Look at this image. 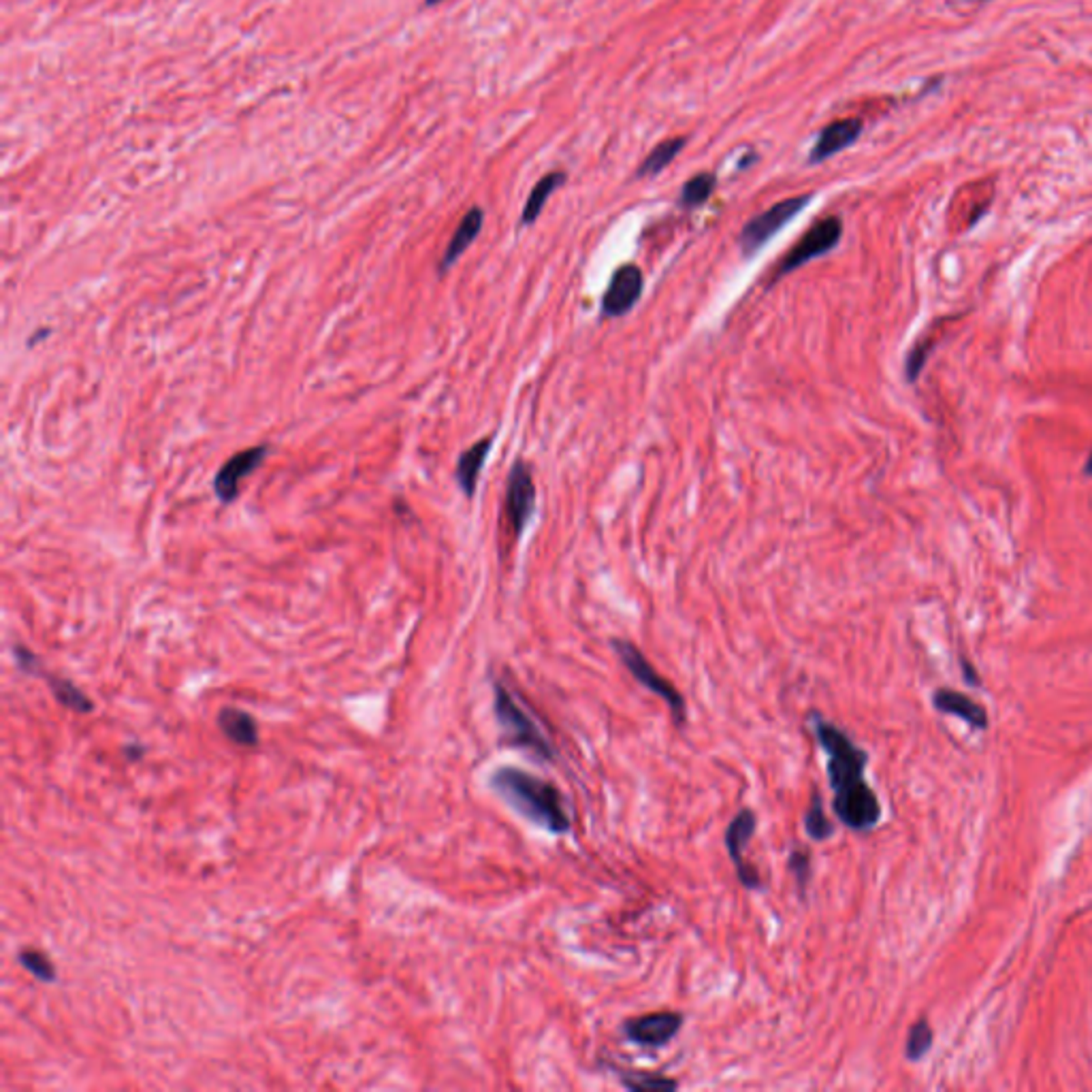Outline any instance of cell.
Instances as JSON below:
<instances>
[{"instance_id":"cell-5","label":"cell","mask_w":1092,"mask_h":1092,"mask_svg":"<svg viewBox=\"0 0 1092 1092\" xmlns=\"http://www.w3.org/2000/svg\"><path fill=\"white\" fill-rule=\"evenodd\" d=\"M533 512H536V484H533L530 465L523 459H517L506 478L504 514H501L508 538H521Z\"/></svg>"},{"instance_id":"cell-9","label":"cell","mask_w":1092,"mask_h":1092,"mask_svg":"<svg viewBox=\"0 0 1092 1092\" xmlns=\"http://www.w3.org/2000/svg\"><path fill=\"white\" fill-rule=\"evenodd\" d=\"M683 1027L679 1011H653L623 1022V1035L640 1047H666Z\"/></svg>"},{"instance_id":"cell-20","label":"cell","mask_w":1092,"mask_h":1092,"mask_svg":"<svg viewBox=\"0 0 1092 1092\" xmlns=\"http://www.w3.org/2000/svg\"><path fill=\"white\" fill-rule=\"evenodd\" d=\"M715 186H717V177L713 174H709V171L693 175L691 180L685 182L683 190H680L679 205L683 207V210H693V207L704 205L710 196H713Z\"/></svg>"},{"instance_id":"cell-24","label":"cell","mask_w":1092,"mask_h":1092,"mask_svg":"<svg viewBox=\"0 0 1092 1092\" xmlns=\"http://www.w3.org/2000/svg\"><path fill=\"white\" fill-rule=\"evenodd\" d=\"M20 962L22 967L26 968L28 973H33L36 979L41 981H52L56 978V968H54L52 962L45 958V954L35 952V949H24L20 954Z\"/></svg>"},{"instance_id":"cell-10","label":"cell","mask_w":1092,"mask_h":1092,"mask_svg":"<svg viewBox=\"0 0 1092 1092\" xmlns=\"http://www.w3.org/2000/svg\"><path fill=\"white\" fill-rule=\"evenodd\" d=\"M642 288H644V273L640 267L634 265V263H628V265L619 267L617 272L612 273L611 284H609V288H606V293L602 297V316L604 318H619V316L628 314V312L638 303V299H640Z\"/></svg>"},{"instance_id":"cell-14","label":"cell","mask_w":1092,"mask_h":1092,"mask_svg":"<svg viewBox=\"0 0 1092 1092\" xmlns=\"http://www.w3.org/2000/svg\"><path fill=\"white\" fill-rule=\"evenodd\" d=\"M932 704H935V709L941 710V713L958 717V720L968 723V726L975 730L988 728L986 709L975 700H971L968 696H965V693H960L956 690H948V687H941V690H937L935 696H932Z\"/></svg>"},{"instance_id":"cell-25","label":"cell","mask_w":1092,"mask_h":1092,"mask_svg":"<svg viewBox=\"0 0 1092 1092\" xmlns=\"http://www.w3.org/2000/svg\"><path fill=\"white\" fill-rule=\"evenodd\" d=\"M789 870L791 875H794L796 886H799L800 894H805V889L809 886V879H811V858L805 849H794L789 854Z\"/></svg>"},{"instance_id":"cell-29","label":"cell","mask_w":1092,"mask_h":1092,"mask_svg":"<svg viewBox=\"0 0 1092 1092\" xmlns=\"http://www.w3.org/2000/svg\"><path fill=\"white\" fill-rule=\"evenodd\" d=\"M425 3L427 5H435V3H440V0H425Z\"/></svg>"},{"instance_id":"cell-21","label":"cell","mask_w":1092,"mask_h":1092,"mask_svg":"<svg viewBox=\"0 0 1092 1092\" xmlns=\"http://www.w3.org/2000/svg\"><path fill=\"white\" fill-rule=\"evenodd\" d=\"M617 1073H619V1079H621L625 1088H630V1090H674V1088H679L677 1079L660 1076V1073L623 1071V1069H617Z\"/></svg>"},{"instance_id":"cell-18","label":"cell","mask_w":1092,"mask_h":1092,"mask_svg":"<svg viewBox=\"0 0 1092 1092\" xmlns=\"http://www.w3.org/2000/svg\"><path fill=\"white\" fill-rule=\"evenodd\" d=\"M563 182H566V174H563V171H551V174H546L542 180L531 188L530 196H527L523 213H521V224L530 226L536 223L538 216L544 210L546 201H549V196L553 194Z\"/></svg>"},{"instance_id":"cell-19","label":"cell","mask_w":1092,"mask_h":1092,"mask_svg":"<svg viewBox=\"0 0 1092 1092\" xmlns=\"http://www.w3.org/2000/svg\"><path fill=\"white\" fill-rule=\"evenodd\" d=\"M685 147L683 137H670L661 141L658 147H653L651 154L644 158V163L638 167V177H651L664 171L670 164L680 150Z\"/></svg>"},{"instance_id":"cell-8","label":"cell","mask_w":1092,"mask_h":1092,"mask_svg":"<svg viewBox=\"0 0 1092 1092\" xmlns=\"http://www.w3.org/2000/svg\"><path fill=\"white\" fill-rule=\"evenodd\" d=\"M756 828H758V818L751 809H740V811L734 815V819L730 821L726 828V848H728L730 860H732V864H734L736 875H739V881L747 889H758L759 883H762L758 869L745 860V849H747V845H750L753 834H756Z\"/></svg>"},{"instance_id":"cell-13","label":"cell","mask_w":1092,"mask_h":1092,"mask_svg":"<svg viewBox=\"0 0 1092 1092\" xmlns=\"http://www.w3.org/2000/svg\"><path fill=\"white\" fill-rule=\"evenodd\" d=\"M860 133H862V122L858 118L832 122V124H828L824 131L819 133L811 154H809V161L811 163L826 161V158L834 156L837 152L845 150V147H849L851 144H854V141L860 137Z\"/></svg>"},{"instance_id":"cell-6","label":"cell","mask_w":1092,"mask_h":1092,"mask_svg":"<svg viewBox=\"0 0 1092 1092\" xmlns=\"http://www.w3.org/2000/svg\"><path fill=\"white\" fill-rule=\"evenodd\" d=\"M809 201H811V194L789 196V199L779 201V204L769 207L766 212L753 216L750 223L742 226V231H740L739 243H740L742 254L753 256L758 250H762V245L769 243L770 239L789 223L791 218H796L802 210H805V207L809 205Z\"/></svg>"},{"instance_id":"cell-11","label":"cell","mask_w":1092,"mask_h":1092,"mask_svg":"<svg viewBox=\"0 0 1092 1092\" xmlns=\"http://www.w3.org/2000/svg\"><path fill=\"white\" fill-rule=\"evenodd\" d=\"M265 457L267 446H253V449H245L233 455L213 478V491H216L218 500L223 504H231L239 495L242 482L265 462Z\"/></svg>"},{"instance_id":"cell-1","label":"cell","mask_w":1092,"mask_h":1092,"mask_svg":"<svg viewBox=\"0 0 1092 1092\" xmlns=\"http://www.w3.org/2000/svg\"><path fill=\"white\" fill-rule=\"evenodd\" d=\"M811 723L815 739L828 758V781L834 791L832 811L849 830H873L881 819V805L864 777L869 753L858 747L845 730L821 715L813 713Z\"/></svg>"},{"instance_id":"cell-3","label":"cell","mask_w":1092,"mask_h":1092,"mask_svg":"<svg viewBox=\"0 0 1092 1092\" xmlns=\"http://www.w3.org/2000/svg\"><path fill=\"white\" fill-rule=\"evenodd\" d=\"M493 693L495 717H498L501 734H504V740L508 745L531 751L533 756L538 759H544V762H553V742L544 734V730L538 726L536 720L523 709V704H519L517 698L512 696L511 690H508L501 680L493 685Z\"/></svg>"},{"instance_id":"cell-17","label":"cell","mask_w":1092,"mask_h":1092,"mask_svg":"<svg viewBox=\"0 0 1092 1092\" xmlns=\"http://www.w3.org/2000/svg\"><path fill=\"white\" fill-rule=\"evenodd\" d=\"M218 726L226 739L235 742V745L254 747L259 742V728H256L254 720L245 710L233 707L223 709L218 715Z\"/></svg>"},{"instance_id":"cell-28","label":"cell","mask_w":1092,"mask_h":1092,"mask_svg":"<svg viewBox=\"0 0 1092 1092\" xmlns=\"http://www.w3.org/2000/svg\"><path fill=\"white\" fill-rule=\"evenodd\" d=\"M1084 474L1086 476H1092V452H1090L1088 462H1086V465H1084Z\"/></svg>"},{"instance_id":"cell-7","label":"cell","mask_w":1092,"mask_h":1092,"mask_svg":"<svg viewBox=\"0 0 1092 1092\" xmlns=\"http://www.w3.org/2000/svg\"><path fill=\"white\" fill-rule=\"evenodd\" d=\"M840 237H843V223H840V218L828 216L818 220L799 242L791 245L789 253L779 261L772 282L781 280L783 275L796 272V269H800L805 263L818 259L821 254H828L832 248H837Z\"/></svg>"},{"instance_id":"cell-4","label":"cell","mask_w":1092,"mask_h":1092,"mask_svg":"<svg viewBox=\"0 0 1092 1092\" xmlns=\"http://www.w3.org/2000/svg\"><path fill=\"white\" fill-rule=\"evenodd\" d=\"M612 647H615V653L619 655V660H621V664L628 668V672L631 674V677H634L638 683L644 687V690H649L651 693H655V696H660L661 700L670 707L674 721L683 723L687 720V704L677 687H674L670 680L664 679L658 670H655V668L651 666V661L644 658L642 651L636 647V644L617 638V640H612Z\"/></svg>"},{"instance_id":"cell-2","label":"cell","mask_w":1092,"mask_h":1092,"mask_svg":"<svg viewBox=\"0 0 1092 1092\" xmlns=\"http://www.w3.org/2000/svg\"><path fill=\"white\" fill-rule=\"evenodd\" d=\"M491 788L530 824L551 834H568L572 830L566 796L555 783L517 766H500L491 775Z\"/></svg>"},{"instance_id":"cell-27","label":"cell","mask_w":1092,"mask_h":1092,"mask_svg":"<svg viewBox=\"0 0 1092 1092\" xmlns=\"http://www.w3.org/2000/svg\"><path fill=\"white\" fill-rule=\"evenodd\" d=\"M960 664H962V674H965L967 683H968V685H979L981 680H979V674H978V670H975V666H973V664H968L967 660H960Z\"/></svg>"},{"instance_id":"cell-22","label":"cell","mask_w":1092,"mask_h":1092,"mask_svg":"<svg viewBox=\"0 0 1092 1092\" xmlns=\"http://www.w3.org/2000/svg\"><path fill=\"white\" fill-rule=\"evenodd\" d=\"M932 1041H935V1033H932L930 1024L926 1022V1020H918L909 1028V1033H907L905 1057L909 1058L911 1063H916V1060H922L926 1057V1054L930 1052Z\"/></svg>"},{"instance_id":"cell-15","label":"cell","mask_w":1092,"mask_h":1092,"mask_svg":"<svg viewBox=\"0 0 1092 1092\" xmlns=\"http://www.w3.org/2000/svg\"><path fill=\"white\" fill-rule=\"evenodd\" d=\"M482 223H484V213L481 207H472V210L465 213L463 220L457 226V231L452 233L451 242L444 250V256H442V261H440L442 273L449 272V269L455 265L459 259H462V254L465 253V250L474 243V239L478 237V233H481V229H482Z\"/></svg>"},{"instance_id":"cell-26","label":"cell","mask_w":1092,"mask_h":1092,"mask_svg":"<svg viewBox=\"0 0 1092 1092\" xmlns=\"http://www.w3.org/2000/svg\"><path fill=\"white\" fill-rule=\"evenodd\" d=\"M930 348H932V343L918 342L916 346L909 351V357H907V365H905L907 380H909V382H916L919 373H922L926 359H928V354H930Z\"/></svg>"},{"instance_id":"cell-23","label":"cell","mask_w":1092,"mask_h":1092,"mask_svg":"<svg viewBox=\"0 0 1092 1092\" xmlns=\"http://www.w3.org/2000/svg\"><path fill=\"white\" fill-rule=\"evenodd\" d=\"M805 828H807V834L813 840H826L834 832V824L828 819V815L824 811V802H821V796L818 794V791L813 794L811 805H809V809H807Z\"/></svg>"},{"instance_id":"cell-16","label":"cell","mask_w":1092,"mask_h":1092,"mask_svg":"<svg viewBox=\"0 0 1092 1092\" xmlns=\"http://www.w3.org/2000/svg\"><path fill=\"white\" fill-rule=\"evenodd\" d=\"M491 446H493V435L478 440L476 444H472L470 449H465L462 452V457H459L455 478H457L459 487H462V491L465 493V498H474L478 478H481L482 465H484V462H487Z\"/></svg>"},{"instance_id":"cell-12","label":"cell","mask_w":1092,"mask_h":1092,"mask_svg":"<svg viewBox=\"0 0 1092 1092\" xmlns=\"http://www.w3.org/2000/svg\"><path fill=\"white\" fill-rule=\"evenodd\" d=\"M15 658H17V661H20V668H24V670H28V672H33V674H41V677H45L49 690L54 691V696H56V700L60 704H63V707L75 710V713H90V710H92L90 698L85 696V693L82 690H79V687L73 685L71 680L43 672L41 668H39V660H36L35 655L30 653V651H26V649H24V647H17L15 649Z\"/></svg>"}]
</instances>
